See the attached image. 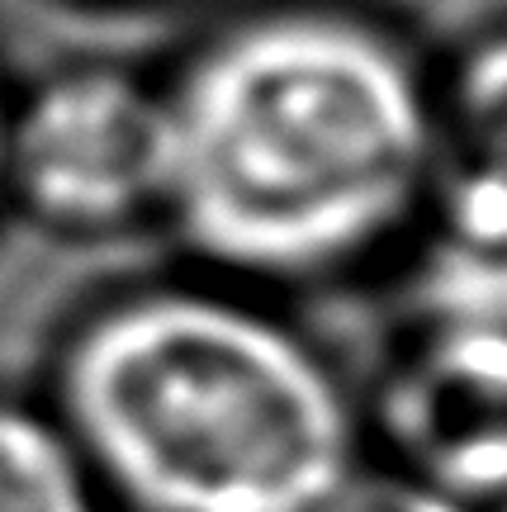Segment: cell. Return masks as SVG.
Listing matches in <instances>:
<instances>
[{
    "instance_id": "obj_1",
    "label": "cell",
    "mask_w": 507,
    "mask_h": 512,
    "mask_svg": "<svg viewBox=\"0 0 507 512\" xmlns=\"http://www.w3.org/2000/svg\"><path fill=\"white\" fill-rule=\"evenodd\" d=\"M162 219L190 271L327 290L427 238L432 62L356 0H256L162 76Z\"/></svg>"
},
{
    "instance_id": "obj_2",
    "label": "cell",
    "mask_w": 507,
    "mask_h": 512,
    "mask_svg": "<svg viewBox=\"0 0 507 512\" xmlns=\"http://www.w3.org/2000/svg\"><path fill=\"white\" fill-rule=\"evenodd\" d=\"M109 512H351L361 380L271 294L138 280L57 337L48 389Z\"/></svg>"
},
{
    "instance_id": "obj_3",
    "label": "cell",
    "mask_w": 507,
    "mask_h": 512,
    "mask_svg": "<svg viewBox=\"0 0 507 512\" xmlns=\"http://www.w3.org/2000/svg\"><path fill=\"white\" fill-rule=\"evenodd\" d=\"M162 76L114 57L53 67L10 105V219L105 242L162 219Z\"/></svg>"
},
{
    "instance_id": "obj_4",
    "label": "cell",
    "mask_w": 507,
    "mask_h": 512,
    "mask_svg": "<svg viewBox=\"0 0 507 512\" xmlns=\"http://www.w3.org/2000/svg\"><path fill=\"white\" fill-rule=\"evenodd\" d=\"M370 465L489 512L507 503V309L436 294L361 384Z\"/></svg>"
},
{
    "instance_id": "obj_5",
    "label": "cell",
    "mask_w": 507,
    "mask_h": 512,
    "mask_svg": "<svg viewBox=\"0 0 507 512\" xmlns=\"http://www.w3.org/2000/svg\"><path fill=\"white\" fill-rule=\"evenodd\" d=\"M427 238L460 275H507V19L432 67Z\"/></svg>"
},
{
    "instance_id": "obj_6",
    "label": "cell",
    "mask_w": 507,
    "mask_h": 512,
    "mask_svg": "<svg viewBox=\"0 0 507 512\" xmlns=\"http://www.w3.org/2000/svg\"><path fill=\"white\" fill-rule=\"evenodd\" d=\"M0 512H109L48 399L0 394Z\"/></svg>"
},
{
    "instance_id": "obj_7",
    "label": "cell",
    "mask_w": 507,
    "mask_h": 512,
    "mask_svg": "<svg viewBox=\"0 0 507 512\" xmlns=\"http://www.w3.org/2000/svg\"><path fill=\"white\" fill-rule=\"evenodd\" d=\"M10 105H15V86L0 72V223L10 219Z\"/></svg>"
},
{
    "instance_id": "obj_8",
    "label": "cell",
    "mask_w": 507,
    "mask_h": 512,
    "mask_svg": "<svg viewBox=\"0 0 507 512\" xmlns=\"http://www.w3.org/2000/svg\"><path fill=\"white\" fill-rule=\"evenodd\" d=\"M81 5H109V10H133V5H162V0H81Z\"/></svg>"
}]
</instances>
